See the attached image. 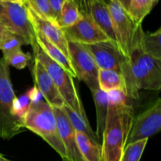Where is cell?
I'll use <instances>...</instances> for the list:
<instances>
[{
    "mask_svg": "<svg viewBox=\"0 0 161 161\" xmlns=\"http://www.w3.org/2000/svg\"><path fill=\"white\" fill-rule=\"evenodd\" d=\"M31 58V54L29 53H24L21 50H20L3 58L5 62L9 66L11 65L17 69L21 70L26 67Z\"/></svg>",
    "mask_w": 161,
    "mask_h": 161,
    "instance_id": "cell-28",
    "label": "cell"
},
{
    "mask_svg": "<svg viewBox=\"0 0 161 161\" xmlns=\"http://www.w3.org/2000/svg\"><path fill=\"white\" fill-rule=\"evenodd\" d=\"M0 22L9 31L24 38L27 45L31 46L33 50L38 45L25 5L0 1Z\"/></svg>",
    "mask_w": 161,
    "mask_h": 161,
    "instance_id": "cell-8",
    "label": "cell"
},
{
    "mask_svg": "<svg viewBox=\"0 0 161 161\" xmlns=\"http://www.w3.org/2000/svg\"><path fill=\"white\" fill-rule=\"evenodd\" d=\"M16 97L9 66L0 58V138L3 140L12 139L24 129L21 120L13 114Z\"/></svg>",
    "mask_w": 161,
    "mask_h": 161,
    "instance_id": "cell-5",
    "label": "cell"
},
{
    "mask_svg": "<svg viewBox=\"0 0 161 161\" xmlns=\"http://www.w3.org/2000/svg\"><path fill=\"white\" fill-rule=\"evenodd\" d=\"M23 45H27L26 41L21 36L9 31L4 40L3 41L0 47V50L3 52V58L9 56L18 50H21V47Z\"/></svg>",
    "mask_w": 161,
    "mask_h": 161,
    "instance_id": "cell-25",
    "label": "cell"
},
{
    "mask_svg": "<svg viewBox=\"0 0 161 161\" xmlns=\"http://www.w3.org/2000/svg\"><path fill=\"white\" fill-rule=\"evenodd\" d=\"M66 39L82 45H91L110 40L97 26L90 14L81 13L80 19L72 26L62 29Z\"/></svg>",
    "mask_w": 161,
    "mask_h": 161,
    "instance_id": "cell-11",
    "label": "cell"
},
{
    "mask_svg": "<svg viewBox=\"0 0 161 161\" xmlns=\"http://www.w3.org/2000/svg\"><path fill=\"white\" fill-rule=\"evenodd\" d=\"M42 96L36 86L28 90L24 95L16 97L13 108V114L21 120L33 102L42 101Z\"/></svg>",
    "mask_w": 161,
    "mask_h": 161,
    "instance_id": "cell-22",
    "label": "cell"
},
{
    "mask_svg": "<svg viewBox=\"0 0 161 161\" xmlns=\"http://www.w3.org/2000/svg\"><path fill=\"white\" fill-rule=\"evenodd\" d=\"M118 2L119 5L128 13L129 10V7H130V3H131L132 0H116Z\"/></svg>",
    "mask_w": 161,
    "mask_h": 161,
    "instance_id": "cell-33",
    "label": "cell"
},
{
    "mask_svg": "<svg viewBox=\"0 0 161 161\" xmlns=\"http://www.w3.org/2000/svg\"><path fill=\"white\" fill-rule=\"evenodd\" d=\"M9 32V30L3 25V24L0 22V47H1V44L3 42V41L4 40L5 37L6 36V35Z\"/></svg>",
    "mask_w": 161,
    "mask_h": 161,
    "instance_id": "cell-32",
    "label": "cell"
},
{
    "mask_svg": "<svg viewBox=\"0 0 161 161\" xmlns=\"http://www.w3.org/2000/svg\"><path fill=\"white\" fill-rule=\"evenodd\" d=\"M75 138L80 153L85 161H102V146L79 132H75Z\"/></svg>",
    "mask_w": 161,
    "mask_h": 161,
    "instance_id": "cell-21",
    "label": "cell"
},
{
    "mask_svg": "<svg viewBox=\"0 0 161 161\" xmlns=\"http://www.w3.org/2000/svg\"><path fill=\"white\" fill-rule=\"evenodd\" d=\"M25 4L28 5L41 17L56 22L54 14L47 0H25Z\"/></svg>",
    "mask_w": 161,
    "mask_h": 161,
    "instance_id": "cell-27",
    "label": "cell"
},
{
    "mask_svg": "<svg viewBox=\"0 0 161 161\" xmlns=\"http://www.w3.org/2000/svg\"><path fill=\"white\" fill-rule=\"evenodd\" d=\"M148 140H141L126 146L120 161H140Z\"/></svg>",
    "mask_w": 161,
    "mask_h": 161,
    "instance_id": "cell-26",
    "label": "cell"
},
{
    "mask_svg": "<svg viewBox=\"0 0 161 161\" xmlns=\"http://www.w3.org/2000/svg\"><path fill=\"white\" fill-rule=\"evenodd\" d=\"M36 40L38 46L41 48V50L49 57L51 60L59 64L63 68L66 72L70 74L72 78H76V74L72 68L71 61L68 57H66L59 49L51 43L49 40H47L41 33L34 29Z\"/></svg>",
    "mask_w": 161,
    "mask_h": 161,
    "instance_id": "cell-15",
    "label": "cell"
},
{
    "mask_svg": "<svg viewBox=\"0 0 161 161\" xmlns=\"http://www.w3.org/2000/svg\"><path fill=\"white\" fill-rule=\"evenodd\" d=\"M25 6L28 13V19L33 28L41 33L47 40L58 47L66 57L69 58L68 40L66 39L62 29L57 25L55 21L41 17L28 5L25 4Z\"/></svg>",
    "mask_w": 161,
    "mask_h": 161,
    "instance_id": "cell-12",
    "label": "cell"
},
{
    "mask_svg": "<svg viewBox=\"0 0 161 161\" xmlns=\"http://www.w3.org/2000/svg\"><path fill=\"white\" fill-rule=\"evenodd\" d=\"M130 62L134 80L138 90H160L161 60L143 53L138 45L130 54Z\"/></svg>",
    "mask_w": 161,
    "mask_h": 161,
    "instance_id": "cell-7",
    "label": "cell"
},
{
    "mask_svg": "<svg viewBox=\"0 0 161 161\" xmlns=\"http://www.w3.org/2000/svg\"><path fill=\"white\" fill-rule=\"evenodd\" d=\"M0 161H11L9 160H8V159H6V157H4V156L3 155V154L0 153Z\"/></svg>",
    "mask_w": 161,
    "mask_h": 161,
    "instance_id": "cell-34",
    "label": "cell"
},
{
    "mask_svg": "<svg viewBox=\"0 0 161 161\" xmlns=\"http://www.w3.org/2000/svg\"><path fill=\"white\" fill-rule=\"evenodd\" d=\"M94 97V104L96 108V116H97V130L95 135L102 145V135L106 124L107 115H108V100H107V93L102 90L97 89L92 92Z\"/></svg>",
    "mask_w": 161,
    "mask_h": 161,
    "instance_id": "cell-17",
    "label": "cell"
},
{
    "mask_svg": "<svg viewBox=\"0 0 161 161\" xmlns=\"http://www.w3.org/2000/svg\"><path fill=\"white\" fill-rule=\"evenodd\" d=\"M135 117L130 103L108 105L106 124L102 135V161H120Z\"/></svg>",
    "mask_w": 161,
    "mask_h": 161,
    "instance_id": "cell-1",
    "label": "cell"
},
{
    "mask_svg": "<svg viewBox=\"0 0 161 161\" xmlns=\"http://www.w3.org/2000/svg\"><path fill=\"white\" fill-rule=\"evenodd\" d=\"M69 58L76 78L83 81L91 93L98 89V67L84 45L68 41Z\"/></svg>",
    "mask_w": 161,
    "mask_h": 161,
    "instance_id": "cell-9",
    "label": "cell"
},
{
    "mask_svg": "<svg viewBox=\"0 0 161 161\" xmlns=\"http://www.w3.org/2000/svg\"><path fill=\"white\" fill-rule=\"evenodd\" d=\"M158 0H132L128 14L136 25H142Z\"/></svg>",
    "mask_w": 161,
    "mask_h": 161,
    "instance_id": "cell-24",
    "label": "cell"
},
{
    "mask_svg": "<svg viewBox=\"0 0 161 161\" xmlns=\"http://www.w3.org/2000/svg\"><path fill=\"white\" fill-rule=\"evenodd\" d=\"M62 108L75 132H79V133L86 135L93 142L102 146L97 136H96L95 132L91 128L89 121H86L84 119H83L80 115L77 114L72 108H69L67 105H64L62 107Z\"/></svg>",
    "mask_w": 161,
    "mask_h": 161,
    "instance_id": "cell-20",
    "label": "cell"
},
{
    "mask_svg": "<svg viewBox=\"0 0 161 161\" xmlns=\"http://www.w3.org/2000/svg\"><path fill=\"white\" fill-rule=\"evenodd\" d=\"M108 3L97 1L92 5L91 9V17L101 31L111 41L116 42L113 20L108 8Z\"/></svg>",
    "mask_w": 161,
    "mask_h": 161,
    "instance_id": "cell-16",
    "label": "cell"
},
{
    "mask_svg": "<svg viewBox=\"0 0 161 161\" xmlns=\"http://www.w3.org/2000/svg\"><path fill=\"white\" fill-rule=\"evenodd\" d=\"M84 46L91 53L98 69L113 70L120 74L125 83L126 95L130 99H138L139 90L134 80L130 59L121 53L116 42L108 40Z\"/></svg>",
    "mask_w": 161,
    "mask_h": 161,
    "instance_id": "cell-3",
    "label": "cell"
},
{
    "mask_svg": "<svg viewBox=\"0 0 161 161\" xmlns=\"http://www.w3.org/2000/svg\"><path fill=\"white\" fill-rule=\"evenodd\" d=\"M33 52L35 58L42 64L52 78L65 105L80 115L83 119L88 121L73 78L71 76L70 74L55 61L50 59L38 45L33 50Z\"/></svg>",
    "mask_w": 161,
    "mask_h": 161,
    "instance_id": "cell-4",
    "label": "cell"
},
{
    "mask_svg": "<svg viewBox=\"0 0 161 161\" xmlns=\"http://www.w3.org/2000/svg\"><path fill=\"white\" fill-rule=\"evenodd\" d=\"M107 4L113 20L116 45L121 53L130 59L133 50L139 44L142 26L136 25L116 0H108Z\"/></svg>",
    "mask_w": 161,
    "mask_h": 161,
    "instance_id": "cell-6",
    "label": "cell"
},
{
    "mask_svg": "<svg viewBox=\"0 0 161 161\" xmlns=\"http://www.w3.org/2000/svg\"><path fill=\"white\" fill-rule=\"evenodd\" d=\"M0 1H3V2H14V0H0Z\"/></svg>",
    "mask_w": 161,
    "mask_h": 161,
    "instance_id": "cell-36",
    "label": "cell"
},
{
    "mask_svg": "<svg viewBox=\"0 0 161 161\" xmlns=\"http://www.w3.org/2000/svg\"><path fill=\"white\" fill-rule=\"evenodd\" d=\"M33 76L36 84L35 86L45 99V102L52 108H62L65 105L50 75L36 58L33 67Z\"/></svg>",
    "mask_w": 161,
    "mask_h": 161,
    "instance_id": "cell-13",
    "label": "cell"
},
{
    "mask_svg": "<svg viewBox=\"0 0 161 161\" xmlns=\"http://www.w3.org/2000/svg\"><path fill=\"white\" fill-rule=\"evenodd\" d=\"M161 127V100L155 102L134 117L127 140V146L136 142L149 139L160 131Z\"/></svg>",
    "mask_w": 161,
    "mask_h": 161,
    "instance_id": "cell-10",
    "label": "cell"
},
{
    "mask_svg": "<svg viewBox=\"0 0 161 161\" xmlns=\"http://www.w3.org/2000/svg\"><path fill=\"white\" fill-rule=\"evenodd\" d=\"M50 5V8H51L52 11H53V14H54L55 20H58V17L61 13V7L64 3V0H47Z\"/></svg>",
    "mask_w": 161,
    "mask_h": 161,
    "instance_id": "cell-31",
    "label": "cell"
},
{
    "mask_svg": "<svg viewBox=\"0 0 161 161\" xmlns=\"http://www.w3.org/2000/svg\"><path fill=\"white\" fill-rule=\"evenodd\" d=\"M108 105H120L129 103L130 100L125 93L120 90H115L107 93Z\"/></svg>",
    "mask_w": 161,
    "mask_h": 161,
    "instance_id": "cell-29",
    "label": "cell"
},
{
    "mask_svg": "<svg viewBox=\"0 0 161 161\" xmlns=\"http://www.w3.org/2000/svg\"><path fill=\"white\" fill-rule=\"evenodd\" d=\"M99 89L104 92L120 90L126 94V86L124 78L117 72L108 69H98L97 75Z\"/></svg>",
    "mask_w": 161,
    "mask_h": 161,
    "instance_id": "cell-18",
    "label": "cell"
},
{
    "mask_svg": "<svg viewBox=\"0 0 161 161\" xmlns=\"http://www.w3.org/2000/svg\"><path fill=\"white\" fill-rule=\"evenodd\" d=\"M24 128L28 129L42 138L61 157L68 161L65 149L62 142L53 108L45 101L33 102L21 119Z\"/></svg>",
    "mask_w": 161,
    "mask_h": 161,
    "instance_id": "cell-2",
    "label": "cell"
},
{
    "mask_svg": "<svg viewBox=\"0 0 161 161\" xmlns=\"http://www.w3.org/2000/svg\"><path fill=\"white\" fill-rule=\"evenodd\" d=\"M77 6L81 13L90 14H91V9L92 7V5L97 1H104L108 3V0H72Z\"/></svg>",
    "mask_w": 161,
    "mask_h": 161,
    "instance_id": "cell-30",
    "label": "cell"
},
{
    "mask_svg": "<svg viewBox=\"0 0 161 161\" xmlns=\"http://www.w3.org/2000/svg\"><path fill=\"white\" fill-rule=\"evenodd\" d=\"M138 47L142 51L156 59L161 60V29L154 32L142 31Z\"/></svg>",
    "mask_w": 161,
    "mask_h": 161,
    "instance_id": "cell-19",
    "label": "cell"
},
{
    "mask_svg": "<svg viewBox=\"0 0 161 161\" xmlns=\"http://www.w3.org/2000/svg\"><path fill=\"white\" fill-rule=\"evenodd\" d=\"M68 161H85L77 146L75 131L62 108H53Z\"/></svg>",
    "mask_w": 161,
    "mask_h": 161,
    "instance_id": "cell-14",
    "label": "cell"
},
{
    "mask_svg": "<svg viewBox=\"0 0 161 161\" xmlns=\"http://www.w3.org/2000/svg\"><path fill=\"white\" fill-rule=\"evenodd\" d=\"M14 3H19V4L25 5V0H14Z\"/></svg>",
    "mask_w": 161,
    "mask_h": 161,
    "instance_id": "cell-35",
    "label": "cell"
},
{
    "mask_svg": "<svg viewBox=\"0 0 161 161\" xmlns=\"http://www.w3.org/2000/svg\"><path fill=\"white\" fill-rule=\"evenodd\" d=\"M81 12L72 0H64L56 23L61 29L73 25L80 19Z\"/></svg>",
    "mask_w": 161,
    "mask_h": 161,
    "instance_id": "cell-23",
    "label": "cell"
}]
</instances>
